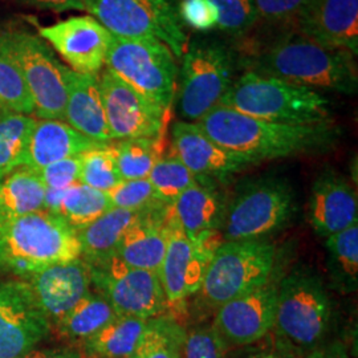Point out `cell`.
<instances>
[{
  "instance_id": "c3c4849f",
  "label": "cell",
  "mask_w": 358,
  "mask_h": 358,
  "mask_svg": "<svg viewBox=\"0 0 358 358\" xmlns=\"http://www.w3.org/2000/svg\"><path fill=\"white\" fill-rule=\"evenodd\" d=\"M1 179H3V178H1V177H0V182H1Z\"/></svg>"
},
{
  "instance_id": "83f0119b",
  "label": "cell",
  "mask_w": 358,
  "mask_h": 358,
  "mask_svg": "<svg viewBox=\"0 0 358 358\" xmlns=\"http://www.w3.org/2000/svg\"><path fill=\"white\" fill-rule=\"evenodd\" d=\"M48 189L38 171L23 166L0 182V223L45 210Z\"/></svg>"
},
{
  "instance_id": "5bb4252c",
  "label": "cell",
  "mask_w": 358,
  "mask_h": 358,
  "mask_svg": "<svg viewBox=\"0 0 358 358\" xmlns=\"http://www.w3.org/2000/svg\"><path fill=\"white\" fill-rule=\"evenodd\" d=\"M51 331L24 280H0V358L22 357Z\"/></svg>"
},
{
  "instance_id": "603a6c76",
  "label": "cell",
  "mask_w": 358,
  "mask_h": 358,
  "mask_svg": "<svg viewBox=\"0 0 358 358\" xmlns=\"http://www.w3.org/2000/svg\"><path fill=\"white\" fill-rule=\"evenodd\" d=\"M208 180L201 179L182 192L171 205V211L192 244L214 252L210 241L220 231L227 206L224 196Z\"/></svg>"
},
{
  "instance_id": "836d02e7",
  "label": "cell",
  "mask_w": 358,
  "mask_h": 358,
  "mask_svg": "<svg viewBox=\"0 0 358 358\" xmlns=\"http://www.w3.org/2000/svg\"><path fill=\"white\" fill-rule=\"evenodd\" d=\"M162 137L131 138L113 146L115 162L122 180L148 178L157 161L162 157Z\"/></svg>"
},
{
  "instance_id": "8d00e7d4",
  "label": "cell",
  "mask_w": 358,
  "mask_h": 358,
  "mask_svg": "<svg viewBox=\"0 0 358 358\" xmlns=\"http://www.w3.org/2000/svg\"><path fill=\"white\" fill-rule=\"evenodd\" d=\"M121 180L112 145H105L81 154L80 183L108 192Z\"/></svg>"
},
{
  "instance_id": "d6986e66",
  "label": "cell",
  "mask_w": 358,
  "mask_h": 358,
  "mask_svg": "<svg viewBox=\"0 0 358 358\" xmlns=\"http://www.w3.org/2000/svg\"><path fill=\"white\" fill-rule=\"evenodd\" d=\"M173 153L199 179H227L259 162L213 141L195 122L173 127Z\"/></svg>"
},
{
  "instance_id": "d4e9b609",
  "label": "cell",
  "mask_w": 358,
  "mask_h": 358,
  "mask_svg": "<svg viewBox=\"0 0 358 358\" xmlns=\"http://www.w3.org/2000/svg\"><path fill=\"white\" fill-rule=\"evenodd\" d=\"M101 146L105 145L85 137L64 121L36 120L28 142L24 166L38 171L53 162Z\"/></svg>"
},
{
  "instance_id": "ba28073f",
  "label": "cell",
  "mask_w": 358,
  "mask_h": 358,
  "mask_svg": "<svg viewBox=\"0 0 358 358\" xmlns=\"http://www.w3.org/2000/svg\"><path fill=\"white\" fill-rule=\"evenodd\" d=\"M84 11L118 38L157 40L182 57L189 38L174 0H88Z\"/></svg>"
},
{
  "instance_id": "30bf717a",
  "label": "cell",
  "mask_w": 358,
  "mask_h": 358,
  "mask_svg": "<svg viewBox=\"0 0 358 358\" xmlns=\"http://www.w3.org/2000/svg\"><path fill=\"white\" fill-rule=\"evenodd\" d=\"M296 199L285 179L264 177L248 183L226 208L222 223L224 242L263 239L282 230L294 217Z\"/></svg>"
},
{
  "instance_id": "9c48e42d",
  "label": "cell",
  "mask_w": 358,
  "mask_h": 358,
  "mask_svg": "<svg viewBox=\"0 0 358 358\" xmlns=\"http://www.w3.org/2000/svg\"><path fill=\"white\" fill-rule=\"evenodd\" d=\"M105 65L142 96L170 110L177 92L178 66L164 43L112 35Z\"/></svg>"
},
{
  "instance_id": "7a4b0ae2",
  "label": "cell",
  "mask_w": 358,
  "mask_h": 358,
  "mask_svg": "<svg viewBox=\"0 0 358 358\" xmlns=\"http://www.w3.org/2000/svg\"><path fill=\"white\" fill-rule=\"evenodd\" d=\"M195 124L217 145L257 162L325 153L340 138V130L332 122L279 124L243 115L223 105H217Z\"/></svg>"
},
{
  "instance_id": "d590c367",
  "label": "cell",
  "mask_w": 358,
  "mask_h": 358,
  "mask_svg": "<svg viewBox=\"0 0 358 358\" xmlns=\"http://www.w3.org/2000/svg\"><path fill=\"white\" fill-rule=\"evenodd\" d=\"M35 113V103L19 66L0 47V113Z\"/></svg>"
},
{
  "instance_id": "ffe728a7",
  "label": "cell",
  "mask_w": 358,
  "mask_h": 358,
  "mask_svg": "<svg viewBox=\"0 0 358 358\" xmlns=\"http://www.w3.org/2000/svg\"><path fill=\"white\" fill-rule=\"evenodd\" d=\"M309 222L322 239L358 223L357 192L332 167L322 170L309 196Z\"/></svg>"
},
{
  "instance_id": "52a82bcc",
  "label": "cell",
  "mask_w": 358,
  "mask_h": 358,
  "mask_svg": "<svg viewBox=\"0 0 358 358\" xmlns=\"http://www.w3.org/2000/svg\"><path fill=\"white\" fill-rule=\"evenodd\" d=\"M275 263V244L266 238L223 242L213 252L198 294L217 309L268 282Z\"/></svg>"
},
{
  "instance_id": "7402d4cb",
  "label": "cell",
  "mask_w": 358,
  "mask_h": 358,
  "mask_svg": "<svg viewBox=\"0 0 358 358\" xmlns=\"http://www.w3.org/2000/svg\"><path fill=\"white\" fill-rule=\"evenodd\" d=\"M171 206L157 203L142 210L124 234L117 257L134 268L159 272L166 252Z\"/></svg>"
},
{
  "instance_id": "f1b7e54d",
  "label": "cell",
  "mask_w": 358,
  "mask_h": 358,
  "mask_svg": "<svg viewBox=\"0 0 358 358\" xmlns=\"http://www.w3.org/2000/svg\"><path fill=\"white\" fill-rule=\"evenodd\" d=\"M148 320L117 316L101 331L80 344L83 358H131Z\"/></svg>"
},
{
  "instance_id": "f6af8a7d",
  "label": "cell",
  "mask_w": 358,
  "mask_h": 358,
  "mask_svg": "<svg viewBox=\"0 0 358 358\" xmlns=\"http://www.w3.org/2000/svg\"><path fill=\"white\" fill-rule=\"evenodd\" d=\"M19 358H83V355L75 346H60L38 350L34 349Z\"/></svg>"
},
{
  "instance_id": "5b68a950",
  "label": "cell",
  "mask_w": 358,
  "mask_h": 358,
  "mask_svg": "<svg viewBox=\"0 0 358 358\" xmlns=\"http://www.w3.org/2000/svg\"><path fill=\"white\" fill-rule=\"evenodd\" d=\"M332 320V301L320 276L297 268L279 282L273 331L300 352L321 345Z\"/></svg>"
},
{
  "instance_id": "e0dca14e",
  "label": "cell",
  "mask_w": 358,
  "mask_h": 358,
  "mask_svg": "<svg viewBox=\"0 0 358 358\" xmlns=\"http://www.w3.org/2000/svg\"><path fill=\"white\" fill-rule=\"evenodd\" d=\"M211 256L213 251L187 239L171 211L166 252L158 272L167 308L180 307L190 296L199 292Z\"/></svg>"
},
{
  "instance_id": "60d3db41",
  "label": "cell",
  "mask_w": 358,
  "mask_h": 358,
  "mask_svg": "<svg viewBox=\"0 0 358 358\" xmlns=\"http://www.w3.org/2000/svg\"><path fill=\"white\" fill-rule=\"evenodd\" d=\"M182 358H226V344L213 325L186 332Z\"/></svg>"
},
{
  "instance_id": "f35d334b",
  "label": "cell",
  "mask_w": 358,
  "mask_h": 358,
  "mask_svg": "<svg viewBox=\"0 0 358 358\" xmlns=\"http://www.w3.org/2000/svg\"><path fill=\"white\" fill-rule=\"evenodd\" d=\"M257 22L279 28H294L313 0H252Z\"/></svg>"
},
{
  "instance_id": "44dd1931",
  "label": "cell",
  "mask_w": 358,
  "mask_h": 358,
  "mask_svg": "<svg viewBox=\"0 0 358 358\" xmlns=\"http://www.w3.org/2000/svg\"><path fill=\"white\" fill-rule=\"evenodd\" d=\"M294 31L322 45L358 52V0H313Z\"/></svg>"
},
{
  "instance_id": "7bdbcfd3",
  "label": "cell",
  "mask_w": 358,
  "mask_h": 358,
  "mask_svg": "<svg viewBox=\"0 0 358 358\" xmlns=\"http://www.w3.org/2000/svg\"><path fill=\"white\" fill-rule=\"evenodd\" d=\"M178 13L185 26L198 32H211L217 26V11L210 0H180Z\"/></svg>"
},
{
  "instance_id": "6da1fadb",
  "label": "cell",
  "mask_w": 358,
  "mask_h": 358,
  "mask_svg": "<svg viewBox=\"0 0 358 358\" xmlns=\"http://www.w3.org/2000/svg\"><path fill=\"white\" fill-rule=\"evenodd\" d=\"M241 64L247 68L245 72L275 77L309 90L345 94L357 92L355 55L322 45L294 29L255 45Z\"/></svg>"
},
{
  "instance_id": "8992f818",
  "label": "cell",
  "mask_w": 358,
  "mask_h": 358,
  "mask_svg": "<svg viewBox=\"0 0 358 358\" xmlns=\"http://www.w3.org/2000/svg\"><path fill=\"white\" fill-rule=\"evenodd\" d=\"M182 57L179 115L186 122H198L230 90L238 59L224 41L207 36L190 40Z\"/></svg>"
},
{
  "instance_id": "9a60e30c",
  "label": "cell",
  "mask_w": 358,
  "mask_h": 358,
  "mask_svg": "<svg viewBox=\"0 0 358 358\" xmlns=\"http://www.w3.org/2000/svg\"><path fill=\"white\" fill-rule=\"evenodd\" d=\"M279 282H268L217 308L214 329L224 344L245 346L273 331Z\"/></svg>"
},
{
  "instance_id": "4316f807",
  "label": "cell",
  "mask_w": 358,
  "mask_h": 358,
  "mask_svg": "<svg viewBox=\"0 0 358 358\" xmlns=\"http://www.w3.org/2000/svg\"><path fill=\"white\" fill-rule=\"evenodd\" d=\"M113 206L108 192L76 183L65 190H48L45 210L62 217L72 229L81 230Z\"/></svg>"
},
{
  "instance_id": "277c9868",
  "label": "cell",
  "mask_w": 358,
  "mask_h": 358,
  "mask_svg": "<svg viewBox=\"0 0 358 358\" xmlns=\"http://www.w3.org/2000/svg\"><path fill=\"white\" fill-rule=\"evenodd\" d=\"M219 105L279 124L317 125L332 122L331 101L319 90L297 87L254 72H244L235 78Z\"/></svg>"
},
{
  "instance_id": "cb8c5ba5",
  "label": "cell",
  "mask_w": 358,
  "mask_h": 358,
  "mask_svg": "<svg viewBox=\"0 0 358 358\" xmlns=\"http://www.w3.org/2000/svg\"><path fill=\"white\" fill-rule=\"evenodd\" d=\"M64 73L68 92L66 124L93 141L109 145L113 138L105 117L99 75H80L68 66Z\"/></svg>"
},
{
  "instance_id": "e575fe53",
  "label": "cell",
  "mask_w": 358,
  "mask_h": 358,
  "mask_svg": "<svg viewBox=\"0 0 358 358\" xmlns=\"http://www.w3.org/2000/svg\"><path fill=\"white\" fill-rule=\"evenodd\" d=\"M148 179L153 186L157 199L170 206L182 192L201 180L174 153L162 155L154 165Z\"/></svg>"
},
{
  "instance_id": "ac0fdd59",
  "label": "cell",
  "mask_w": 358,
  "mask_h": 358,
  "mask_svg": "<svg viewBox=\"0 0 358 358\" xmlns=\"http://www.w3.org/2000/svg\"><path fill=\"white\" fill-rule=\"evenodd\" d=\"M34 299L53 327L90 292L92 272L90 266L83 259L53 264L40 269L26 278Z\"/></svg>"
},
{
  "instance_id": "b9f144b4",
  "label": "cell",
  "mask_w": 358,
  "mask_h": 358,
  "mask_svg": "<svg viewBox=\"0 0 358 358\" xmlns=\"http://www.w3.org/2000/svg\"><path fill=\"white\" fill-rule=\"evenodd\" d=\"M38 173L48 190H65L80 182L81 154L53 162Z\"/></svg>"
},
{
  "instance_id": "4fadbf2b",
  "label": "cell",
  "mask_w": 358,
  "mask_h": 358,
  "mask_svg": "<svg viewBox=\"0 0 358 358\" xmlns=\"http://www.w3.org/2000/svg\"><path fill=\"white\" fill-rule=\"evenodd\" d=\"M99 85L113 140L162 137L169 110L142 96L108 68L100 72Z\"/></svg>"
},
{
  "instance_id": "7c38bea8",
  "label": "cell",
  "mask_w": 358,
  "mask_h": 358,
  "mask_svg": "<svg viewBox=\"0 0 358 358\" xmlns=\"http://www.w3.org/2000/svg\"><path fill=\"white\" fill-rule=\"evenodd\" d=\"M90 272L92 285L117 315L150 320L166 313V297L157 272L130 267L117 256L100 266H90Z\"/></svg>"
},
{
  "instance_id": "2e32d148",
  "label": "cell",
  "mask_w": 358,
  "mask_h": 358,
  "mask_svg": "<svg viewBox=\"0 0 358 358\" xmlns=\"http://www.w3.org/2000/svg\"><path fill=\"white\" fill-rule=\"evenodd\" d=\"M38 35L80 75L97 76L103 71L112 34L93 16H75L38 28Z\"/></svg>"
},
{
  "instance_id": "f546056e",
  "label": "cell",
  "mask_w": 358,
  "mask_h": 358,
  "mask_svg": "<svg viewBox=\"0 0 358 358\" xmlns=\"http://www.w3.org/2000/svg\"><path fill=\"white\" fill-rule=\"evenodd\" d=\"M117 316L115 309L103 294L90 291L53 328L60 338L81 344L101 331Z\"/></svg>"
},
{
  "instance_id": "3957f363",
  "label": "cell",
  "mask_w": 358,
  "mask_h": 358,
  "mask_svg": "<svg viewBox=\"0 0 358 358\" xmlns=\"http://www.w3.org/2000/svg\"><path fill=\"white\" fill-rule=\"evenodd\" d=\"M81 257L77 231L47 210L0 223V271L19 278Z\"/></svg>"
},
{
  "instance_id": "ee69618b",
  "label": "cell",
  "mask_w": 358,
  "mask_h": 358,
  "mask_svg": "<svg viewBox=\"0 0 358 358\" xmlns=\"http://www.w3.org/2000/svg\"><path fill=\"white\" fill-rule=\"evenodd\" d=\"M22 4H27L31 7H36L40 10H51V11H71L78 10L84 11L85 4L88 0H16Z\"/></svg>"
},
{
  "instance_id": "484cf974",
  "label": "cell",
  "mask_w": 358,
  "mask_h": 358,
  "mask_svg": "<svg viewBox=\"0 0 358 358\" xmlns=\"http://www.w3.org/2000/svg\"><path fill=\"white\" fill-rule=\"evenodd\" d=\"M140 213L112 207L87 227L77 230L81 257L92 267L103 264L115 257L124 234Z\"/></svg>"
},
{
  "instance_id": "74e56055",
  "label": "cell",
  "mask_w": 358,
  "mask_h": 358,
  "mask_svg": "<svg viewBox=\"0 0 358 358\" xmlns=\"http://www.w3.org/2000/svg\"><path fill=\"white\" fill-rule=\"evenodd\" d=\"M217 11V28L234 38L247 36L257 24L252 0H210Z\"/></svg>"
},
{
  "instance_id": "7dc6e473",
  "label": "cell",
  "mask_w": 358,
  "mask_h": 358,
  "mask_svg": "<svg viewBox=\"0 0 358 358\" xmlns=\"http://www.w3.org/2000/svg\"><path fill=\"white\" fill-rule=\"evenodd\" d=\"M306 358H350L346 352L345 346L340 343L319 345L308 352Z\"/></svg>"
},
{
  "instance_id": "ab89813d",
  "label": "cell",
  "mask_w": 358,
  "mask_h": 358,
  "mask_svg": "<svg viewBox=\"0 0 358 358\" xmlns=\"http://www.w3.org/2000/svg\"><path fill=\"white\" fill-rule=\"evenodd\" d=\"M108 195L113 207L131 211H142L157 203H162L157 199L153 186L148 178L121 180L108 192Z\"/></svg>"
},
{
  "instance_id": "1f68e13d",
  "label": "cell",
  "mask_w": 358,
  "mask_h": 358,
  "mask_svg": "<svg viewBox=\"0 0 358 358\" xmlns=\"http://www.w3.org/2000/svg\"><path fill=\"white\" fill-rule=\"evenodd\" d=\"M186 331L173 315L164 313L146 322L131 358H182Z\"/></svg>"
},
{
  "instance_id": "d6a6232c",
  "label": "cell",
  "mask_w": 358,
  "mask_h": 358,
  "mask_svg": "<svg viewBox=\"0 0 358 358\" xmlns=\"http://www.w3.org/2000/svg\"><path fill=\"white\" fill-rule=\"evenodd\" d=\"M36 120L27 115L0 113V177L26 164L27 149Z\"/></svg>"
},
{
  "instance_id": "4dcf8cb0",
  "label": "cell",
  "mask_w": 358,
  "mask_h": 358,
  "mask_svg": "<svg viewBox=\"0 0 358 358\" xmlns=\"http://www.w3.org/2000/svg\"><path fill=\"white\" fill-rule=\"evenodd\" d=\"M327 269L333 288L352 294L358 287V223L325 239Z\"/></svg>"
},
{
  "instance_id": "8fae6325",
  "label": "cell",
  "mask_w": 358,
  "mask_h": 358,
  "mask_svg": "<svg viewBox=\"0 0 358 358\" xmlns=\"http://www.w3.org/2000/svg\"><path fill=\"white\" fill-rule=\"evenodd\" d=\"M0 47L19 66L38 118L64 121L68 97L65 65L59 63L50 47L26 31L1 35Z\"/></svg>"
},
{
  "instance_id": "bcb514c9",
  "label": "cell",
  "mask_w": 358,
  "mask_h": 358,
  "mask_svg": "<svg viewBox=\"0 0 358 358\" xmlns=\"http://www.w3.org/2000/svg\"><path fill=\"white\" fill-rule=\"evenodd\" d=\"M247 358H300V356L299 352L294 350V348L279 341V344L276 345L255 350Z\"/></svg>"
}]
</instances>
